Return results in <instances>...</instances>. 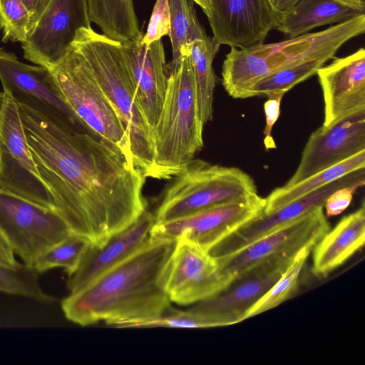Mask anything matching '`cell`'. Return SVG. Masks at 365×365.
Masks as SVG:
<instances>
[{"label": "cell", "mask_w": 365, "mask_h": 365, "mask_svg": "<svg viewBox=\"0 0 365 365\" xmlns=\"http://www.w3.org/2000/svg\"><path fill=\"white\" fill-rule=\"evenodd\" d=\"M349 5L365 9V4L360 0H340Z\"/></svg>", "instance_id": "40"}, {"label": "cell", "mask_w": 365, "mask_h": 365, "mask_svg": "<svg viewBox=\"0 0 365 365\" xmlns=\"http://www.w3.org/2000/svg\"><path fill=\"white\" fill-rule=\"evenodd\" d=\"M362 168H365V150L293 185L275 188L265 198L264 213L271 212L347 174Z\"/></svg>", "instance_id": "25"}, {"label": "cell", "mask_w": 365, "mask_h": 365, "mask_svg": "<svg viewBox=\"0 0 365 365\" xmlns=\"http://www.w3.org/2000/svg\"><path fill=\"white\" fill-rule=\"evenodd\" d=\"M329 230L324 207H317L238 252L217 259L222 270L234 279L264 262L292 259L302 249H313Z\"/></svg>", "instance_id": "10"}, {"label": "cell", "mask_w": 365, "mask_h": 365, "mask_svg": "<svg viewBox=\"0 0 365 365\" xmlns=\"http://www.w3.org/2000/svg\"><path fill=\"white\" fill-rule=\"evenodd\" d=\"M141 39L122 44V46L141 106L153 130L162 110L168 69L162 40L145 46L141 43Z\"/></svg>", "instance_id": "20"}, {"label": "cell", "mask_w": 365, "mask_h": 365, "mask_svg": "<svg viewBox=\"0 0 365 365\" xmlns=\"http://www.w3.org/2000/svg\"><path fill=\"white\" fill-rule=\"evenodd\" d=\"M91 22L107 37L122 44L143 38L133 0H88Z\"/></svg>", "instance_id": "23"}, {"label": "cell", "mask_w": 365, "mask_h": 365, "mask_svg": "<svg viewBox=\"0 0 365 365\" xmlns=\"http://www.w3.org/2000/svg\"><path fill=\"white\" fill-rule=\"evenodd\" d=\"M365 150V112L326 127L308 138L299 165L287 183L293 185Z\"/></svg>", "instance_id": "16"}, {"label": "cell", "mask_w": 365, "mask_h": 365, "mask_svg": "<svg viewBox=\"0 0 365 365\" xmlns=\"http://www.w3.org/2000/svg\"><path fill=\"white\" fill-rule=\"evenodd\" d=\"M329 60L327 58H310L278 70L257 83L254 96L267 97L277 91L286 93L297 84L316 74Z\"/></svg>", "instance_id": "31"}, {"label": "cell", "mask_w": 365, "mask_h": 365, "mask_svg": "<svg viewBox=\"0 0 365 365\" xmlns=\"http://www.w3.org/2000/svg\"><path fill=\"white\" fill-rule=\"evenodd\" d=\"M91 23L88 0H51L22 43L24 57L51 69L66 54L77 31Z\"/></svg>", "instance_id": "14"}, {"label": "cell", "mask_w": 365, "mask_h": 365, "mask_svg": "<svg viewBox=\"0 0 365 365\" xmlns=\"http://www.w3.org/2000/svg\"><path fill=\"white\" fill-rule=\"evenodd\" d=\"M2 168V158H1V141H0V172Z\"/></svg>", "instance_id": "41"}, {"label": "cell", "mask_w": 365, "mask_h": 365, "mask_svg": "<svg viewBox=\"0 0 365 365\" xmlns=\"http://www.w3.org/2000/svg\"><path fill=\"white\" fill-rule=\"evenodd\" d=\"M153 213L155 223L257 193L252 178L242 170L191 160L172 178Z\"/></svg>", "instance_id": "6"}, {"label": "cell", "mask_w": 365, "mask_h": 365, "mask_svg": "<svg viewBox=\"0 0 365 365\" xmlns=\"http://www.w3.org/2000/svg\"><path fill=\"white\" fill-rule=\"evenodd\" d=\"M0 81L3 91L19 104L62 126L84 127L60 98L50 69L24 63L14 53L0 47Z\"/></svg>", "instance_id": "13"}, {"label": "cell", "mask_w": 365, "mask_h": 365, "mask_svg": "<svg viewBox=\"0 0 365 365\" xmlns=\"http://www.w3.org/2000/svg\"><path fill=\"white\" fill-rule=\"evenodd\" d=\"M170 29V14L168 0H156L146 33L143 36L141 43L148 46L165 36H169Z\"/></svg>", "instance_id": "34"}, {"label": "cell", "mask_w": 365, "mask_h": 365, "mask_svg": "<svg viewBox=\"0 0 365 365\" xmlns=\"http://www.w3.org/2000/svg\"><path fill=\"white\" fill-rule=\"evenodd\" d=\"M365 242V207L344 217L312 249V273L325 277L344 264Z\"/></svg>", "instance_id": "21"}, {"label": "cell", "mask_w": 365, "mask_h": 365, "mask_svg": "<svg viewBox=\"0 0 365 365\" xmlns=\"http://www.w3.org/2000/svg\"><path fill=\"white\" fill-rule=\"evenodd\" d=\"M365 9L340 0H300L282 14L276 29L289 38L309 33L319 26L339 24L364 14Z\"/></svg>", "instance_id": "22"}, {"label": "cell", "mask_w": 365, "mask_h": 365, "mask_svg": "<svg viewBox=\"0 0 365 365\" xmlns=\"http://www.w3.org/2000/svg\"><path fill=\"white\" fill-rule=\"evenodd\" d=\"M154 224V215L147 210L135 222L112 236L103 245H91L77 270L68 277L69 293L83 288L138 251L148 239Z\"/></svg>", "instance_id": "19"}, {"label": "cell", "mask_w": 365, "mask_h": 365, "mask_svg": "<svg viewBox=\"0 0 365 365\" xmlns=\"http://www.w3.org/2000/svg\"><path fill=\"white\" fill-rule=\"evenodd\" d=\"M294 259L260 264L235 277L218 294L193 304L188 310L201 317L209 328L237 324L245 320L248 310L279 279Z\"/></svg>", "instance_id": "12"}, {"label": "cell", "mask_w": 365, "mask_h": 365, "mask_svg": "<svg viewBox=\"0 0 365 365\" xmlns=\"http://www.w3.org/2000/svg\"><path fill=\"white\" fill-rule=\"evenodd\" d=\"M361 180H365L364 168L347 174L271 212H263L241 226L208 252L215 258L231 255L317 207H324L328 196L337 189Z\"/></svg>", "instance_id": "18"}, {"label": "cell", "mask_w": 365, "mask_h": 365, "mask_svg": "<svg viewBox=\"0 0 365 365\" xmlns=\"http://www.w3.org/2000/svg\"><path fill=\"white\" fill-rule=\"evenodd\" d=\"M86 60L127 132L134 165L146 178L160 179L153 130L138 95L122 43L91 27L81 28L71 43Z\"/></svg>", "instance_id": "3"}, {"label": "cell", "mask_w": 365, "mask_h": 365, "mask_svg": "<svg viewBox=\"0 0 365 365\" xmlns=\"http://www.w3.org/2000/svg\"><path fill=\"white\" fill-rule=\"evenodd\" d=\"M40 274L34 265L19 262L11 267L0 264V292L44 304L53 303L56 299L42 289Z\"/></svg>", "instance_id": "28"}, {"label": "cell", "mask_w": 365, "mask_h": 365, "mask_svg": "<svg viewBox=\"0 0 365 365\" xmlns=\"http://www.w3.org/2000/svg\"><path fill=\"white\" fill-rule=\"evenodd\" d=\"M300 0H270L274 8L284 14L291 10Z\"/></svg>", "instance_id": "38"}, {"label": "cell", "mask_w": 365, "mask_h": 365, "mask_svg": "<svg viewBox=\"0 0 365 365\" xmlns=\"http://www.w3.org/2000/svg\"><path fill=\"white\" fill-rule=\"evenodd\" d=\"M19 106L38 176L72 233L101 246L148 210L146 177L120 150Z\"/></svg>", "instance_id": "1"}, {"label": "cell", "mask_w": 365, "mask_h": 365, "mask_svg": "<svg viewBox=\"0 0 365 365\" xmlns=\"http://www.w3.org/2000/svg\"><path fill=\"white\" fill-rule=\"evenodd\" d=\"M365 180L341 187L331 193L327 198L324 207L326 217H334L343 212L350 205L354 193L364 185Z\"/></svg>", "instance_id": "35"}, {"label": "cell", "mask_w": 365, "mask_h": 365, "mask_svg": "<svg viewBox=\"0 0 365 365\" xmlns=\"http://www.w3.org/2000/svg\"><path fill=\"white\" fill-rule=\"evenodd\" d=\"M364 31L365 14H362L279 42L231 48L222 63V86L234 98L255 97V86L269 74L310 58L330 60L345 43Z\"/></svg>", "instance_id": "4"}, {"label": "cell", "mask_w": 365, "mask_h": 365, "mask_svg": "<svg viewBox=\"0 0 365 365\" xmlns=\"http://www.w3.org/2000/svg\"><path fill=\"white\" fill-rule=\"evenodd\" d=\"M176 242L149 236L135 253L61 302L65 317L82 327L99 322L135 328L165 314L171 302L164 274Z\"/></svg>", "instance_id": "2"}, {"label": "cell", "mask_w": 365, "mask_h": 365, "mask_svg": "<svg viewBox=\"0 0 365 365\" xmlns=\"http://www.w3.org/2000/svg\"><path fill=\"white\" fill-rule=\"evenodd\" d=\"M285 93L277 91L269 93L264 103V110L265 113L266 124L264 130V143L267 150L276 148V144L272 135L274 125L280 115V106L282 99Z\"/></svg>", "instance_id": "36"}, {"label": "cell", "mask_w": 365, "mask_h": 365, "mask_svg": "<svg viewBox=\"0 0 365 365\" xmlns=\"http://www.w3.org/2000/svg\"><path fill=\"white\" fill-rule=\"evenodd\" d=\"M193 2L196 3L205 13L206 16H207L210 11V0H192Z\"/></svg>", "instance_id": "39"}, {"label": "cell", "mask_w": 365, "mask_h": 365, "mask_svg": "<svg viewBox=\"0 0 365 365\" xmlns=\"http://www.w3.org/2000/svg\"><path fill=\"white\" fill-rule=\"evenodd\" d=\"M322 88L324 118L328 127L365 112V50L334 58L317 72Z\"/></svg>", "instance_id": "17"}, {"label": "cell", "mask_w": 365, "mask_h": 365, "mask_svg": "<svg viewBox=\"0 0 365 365\" xmlns=\"http://www.w3.org/2000/svg\"><path fill=\"white\" fill-rule=\"evenodd\" d=\"M220 46L207 34L195 38L190 43L189 55L195 76L199 115L203 125L212 118L216 85L212 62Z\"/></svg>", "instance_id": "24"}, {"label": "cell", "mask_w": 365, "mask_h": 365, "mask_svg": "<svg viewBox=\"0 0 365 365\" xmlns=\"http://www.w3.org/2000/svg\"><path fill=\"white\" fill-rule=\"evenodd\" d=\"M170 14L169 37L172 60L168 69L178 67L189 54L190 43L195 38L206 34L197 17L192 0H168Z\"/></svg>", "instance_id": "27"}, {"label": "cell", "mask_w": 365, "mask_h": 365, "mask_svg": "<svg viewBox=\"0 0 365 365\" xmlns=\"http://www.w3.org/2000/svg\"><path fill=\"white\" fill-rule=\"evenodd\" d=\"M153 327L209 328L201 317L188 309L182 311L171 307L158 318L139 324L135 328Z\"/></svg>", "instance_id": "33"}, {"label": "cell", "mask_w": 365, "mask_h": 365, "mask_svg": "<svg viewBox=\"0 0 365 365\" xmlns=\"http://www.w3.org/2000/svg\"><path fill=\"white\" fill-rule=\"evenodd\" d=\"M0 228L14 255L34 265L47 250L72 233L59 213L0 187Z\"/></svg>", "instance_id": "8"}, {"label": "cell", "mask_w": 365, "mask_h": 365, "mask_svg": "<svg viewBox=\"0 0 365 365\" xmlns=\"http://www.w3.org/2000/svg\"><path fill=\"white\" fill-rule=\"evenodd\" d=\"M312 248L304 247L273 286L248 310L245 320L270 310L287 300L296 292L300 273Z\"/></svg>", "instance_id": "29"}, {"label": "cell", "mask_w": 365, "mask_h": 365, "mask_svg": "<svg viewBox=\"0 0 365 365\" xmlns=\"http://www.w3.org/2000/svg\"><path fill=\"white\" fill-rule=\"evenodd\" d=\"M363 4H365V0H360Z\"/></svg>", "instance_id": "42"}, {"label": "cell", "mask_w": 365, "mask_h": 365, "mask_svg": "<svg viewBox=\"0 0 365 365\" xmlns=\"http://www.w3.org/2000/svg\"><path fill=\"white\" fill-rule=\"evenodd\" d=\"M0 141L21 168L39 179L25 137L19 103L4 91H0Z\"/></svg>", "instance_id": "26"}, {"label": "cell", "mask_w": 365, "mask_h": 365, "mask_svg": "<svg viewBox=\"0 0 365 365\" xmlns=\"http://www.w3.org/2000/svg\"><path fill=\"white\" fill-rule=\"evenodd\" d=\"M50 71L60 98L82 125L133 161L129 138L122 121L78 51L71 45Z\"/></svg>", "instance_id": "7"}, {"label": "cell", "mask_w": 365, "mask_h": 365, "mask_svg": "<svg viewBox=\"0 0 365 365\" xmlns=\"http://www.w3.org/2000/svg\"><path fill=\"white\" fill-rule=\"evenodd\" d=\"M32 18L34 28L51 0H22Z\"/></svg>", "instance_id": "37"}, {"label": "cell", "mask_w": 365, "mask_h": 365, "mask_svg": "<svg viewBox=\"0 0 365 365\" xmlns=\"http://www.w3.org/2000/svg\"><path fill=\"white\" fill-rule=\"evenodd\" d=\"M0 29L3 42H26L34 25L30 11L22 0H0Z\"/></svg>", "instance_id": "32"}, {"label": "cell", "mask_w": 365, "mask_h": 365, "mask_svg": "<svg viewBox=\"0 0 365 365\" xmlns=\"http://www.w3.org/2000/svg\"><path fill=\"white\" fill-rule=\"evenodd\" d=\"M232 280L208 252L179 240L168 261L163 285L171 302L187 306L215 296Z\"/></svg>", "instance_id": "11"}, {"label": "cell", "mask_w": 365, "mask_h": 365, "mask_svg": "<svg viewBox=\"0 0 365 365\" xmlns=\"http://www.w3.org/2000/svg\"><path fill=\"white\" fill-rule=\"evenodd\" d=\"M91 245L84 237L71 233L39 256L34 267L40 273L61 267L64 269L69 277L77 270Z\"/></svg>", "instance_id": "30"}, {"label": "cell", "mask_w": 365, "mask_h": 365, "mask_svg": "<svg viewBox=\"0 0 365 365\" xmlns=\"http://www.w3.org/2000/svg\"><path fill=\"white\" fill-rule=\"evenodd\" d=\"M195 76L190 55L168 69L162 110L153 128L155 163L160 180L178 173L203 148Z\"/></svg>", "instance_id": "5"}, {"label": "cell", "mask_w": 365, "mask_h": 365, "mask_svg": "<svg viewBox=\"0 0 365 365\" xmlns=\"http://www.w3.org/2000/svg\"><path fill=\"white\" fill-rule=\"evenodd\" d=\"M282 16L270 0H210L207 17L220 45L244 48L264 43Z\"/></svg>", "instance_id": "15"}, {"label": "cell", "mask_w": 365, "mask_h": 365, "mask_svg": "<svg viewBox=\"0 0 365 365\" xmlns=\"http://www.w3.org/2000/svg\"><path fill=\"white\" fill-rule=\"evenodd\" d=\"M265 205V198L256 193L179 219L155 223L150 236L187 241L209 252L241 226L261 215Z\"/></svg>", "instance_id": "9"}]
</instances>
